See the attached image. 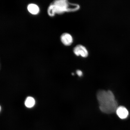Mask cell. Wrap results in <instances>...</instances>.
<instances>
[{
	"label": "cell",
	"instance_id": "obj_1",
	"mask_svg": "<svg viewBox=\"0 0 130 130\" xmlns=\"http://www.w3.org/2000/svg\"><path fill=\"white\" fill-rule=\"evenodd\" d=\"M97 98L99 108L102 112L110 114L116 112L118 104L111 91L99 90L97 94Z\"/></svg>",
	"mask_w": 130,
	"mask_h": 130
},
{
	"label": "cell",
	"instance_id": "obj_2",
	"mask_svg": "<svg viewBox=\"0 0 130 130\" xmlns=\"http://www.w3.org/2000/svg\"><path fill=\"white\" fill-rule=\"evenodd\" d=\"M79 8L78 4L70 3L67 1H56L54 4L50 5L48 13L49 15L53 16L55 13L61 14L66 12H74L78 10Z\"/></svg>",
	"mask_w": 130,
	"mask_h": 130
},
{
	"label": "cell",
	"instance_id": "obj_3",
	"mask_svg": "<svg viewBox=\"0 0 130 130\" xmlns=\"http://www.w3.org/2000/svg\"><path fill=\"white\" fill-rule=\"evenodd\" d=\"M73 52L76 56L86 58L88 56L89 52L87 48L84 45H77L73 49Z\"/></svg>",
	"mask_w": 130,
	"mask_h": 130
},
{
	"label": "cell",
	"instance_id": "obj_4",
	"mask_svg": "<svg viewBox=\"0 0 130 130\" xmlns=\"http://www.w3.org/2000/svg\"><path fill=\"white\" fill-rule=\"evenodd\" d=\"M61 40L62 43L66 46H69L73 43V37L70 34L68 33H64L62 35Z\"/></svg>",
	"mask_w": 130,
	"mask_h": 130
},
{
	"label": "cell",
	"instance_id": "obj_5",
	"mask_svg": "<svg viewBox=\"0 0 130 130\" xmlns=\"http://www.w3.org/2000/svg\"><path fill=\"white\" fill-rule=\"evenodd\" d=\"M116 112L119 117L121 119H125L129 115V112L127 109L123 106L118 107Z\"/></svg>",
	"mask_w": 130,
	"mask_h": 130
},
{
	"label": "cell",
	"instance_id": "obj_6",
	"mask_svg": "<svg viewBox=\"0 0 130 130\" xmlns=\"http://www.w3.org/2000/svg\"><path fill=\"white\" fill-rule=\"evenodd\" d=\"M29 12L34 14H38L39 11V8L36 5L34 4H29L27 7Z\"/></svg>",
	"mask_w": 130,
	"mask_h": 130
},
{
	"label": "cell",
	"instance_id": "obj_7",
	"mask_svg": "<svg viewBox=\"0 0 130 130\" xmlns=\"http://www.w3.org/2000/svg\"><path fill=\"white\" fill-rule=\"evenodd\" d=\"M35 103V101L33 98L28 97L26 99L25 102L26 106L28 108H31L34 107Z\"/></svg>",
	"mask_w": 130,
	"mask_h": 130
},
{
	"label": "cell",
	"instance_id": "obj_8",
	"mask_svg": "<svg viewBox=\"0 0 130 130\" xmlns=\"http://www.w3.org/2000/svg\"><path fill=\"white\" fill-rule=\"evenodd\" d=\"M77 74L78 75L79 77H81L83 75V73L82 71L80 70H77L76 71Z\"/></svg>",
	"mask_w": 130,
	"mask_h": 130
}]
</instances>
